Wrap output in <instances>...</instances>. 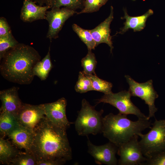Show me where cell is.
<instances>
[{"mask_svg":"<svg viewBox=\"0 0 165 165\" xmlns=\"http://www.w3.org/2000/svg\"><path fill=\"white\" fill-rule=\"evenodd\" d=\"M67 129L53 123L46 116L34 129L31 153L37 162L57 161L63 164L72 159Z\"/></svg>","mask_w":165,"mask_h":165,"instance_id":"obj_1","label":"cell"},{"mask_svg":"<svg viewBox=\"0 0 165 165\" xmlns=\"http://www.w3.org/2000/svg\"><path fill=\"white\" fill-rule=\"evenodd\" d=\"M41 59L39 53L33 47L19 43L6 52L0 60V74L10 82L29 84L35 76L34 67Z\"/></svg>","mask_w":165,"mask_h":165,"instance_id":"obj_2","label":"cell"},{"mask_svg":"<svg viewBox=\"0 0 165 165\" xmlns=\"http://www.w3.org/2000/svg\"><path fill=\"white\" fill-rule=\"evenodd\" d=\"M151 125L147 119H138L134 121L127 115L110 113L103 117L102 133L109 141L119 147L145 129H151Z\"/></svg>","mask_w":165,"mask_h":165,"instance_id":"obj_3","label":"cell"},{"mask_svg":"<svg viewBox=\"0 0 165 165\" xmlns=\"http://www.w3.org/2000/svg\"><path fill=\"white\" fill-rule=\"evenodd\" d=\"M103 110L97 111L85 99H82V107L75 123L78 135L87 136L102 133Z\"/></svg>","mask_w":165,"mask_h":165,"instance_id":"obj_4","label":"cell"},{"mask_svg":"<svg viewBox=\"0 0 165 165\" xmlns=\"http://www.w3.org/2000/svg\"><path fill=\"white\" fill-rule=\"evenodd\" d=\"M152 125L147 134L138 135L143 154L147 159L165 151V119H155Z\"/></svg>","mask_w":165,"mask_h":165,"instance_id":"obj_5","label":"cell"},{"mask_svg":"<svg viewBox=\"0 0 165 165\" xmlns=\"http://www.w3.org/2000/svg\"><path fill=\"white\" fill-rule=\"evenodd\" d=\"M131 96L129 90H123L116 93L111 92L104 94L97 100L96 103L97 104L101 102L108 103L117 108L120 113L127 115L132 114L138 119H147V116L141 112L132 103L130 99Z\"/></svg>","mask_w":165,"mask_h":165,"instance_id":"obj_6","label":"cell"},{"mask_svg":"<svg viewBox=\"0 0 165 165\" xmlns=\"http://www.w3.org/2000/svg\"><path fill=\"white\" fill-rule=\"evenodd\" d=\"M125 77L129 84L128 90L131 96L139 97L148 105L149 114L147 119L149 120L150 118L154 117L155 113L157 110L155 101L158 95L153 88L152 80L150 79L145 82L140 83L129 75H126Z\"/></svg>","mask_w":165,"mask_h":165,"instance_id":"obj_7","label":"cell"},{"mask_svg":"<svg viewBox=\"0 0 165 165\" xmlns=\"http://www.w3.org/2000/svg\"><path fill=\"white\" fill-rule=\"evenodd\" d=\"M136 135L130 140L118 147L117 154L120 156L119 165H142L147 160L143 155Z\"/></svg>","mask_w":165,"mask_h":165,"instance_id":"obj_8","label":"cell"},{"mask_svg":"<svg viewBox=\"0 0 165 165\" xmlns=\"http://www.w3.org/2000/svg\"><path fill=\"white\" fill-rule=\"evenodd\" d=\"M88 152L94 159L95 162L99 165H116L118 164L116 154L118 147L112 142L101 145L93 144L88 138L87 141Z\"/></svg>","mask_w":165,"mask_h":165,"instance_id":"obj_9","label":"cell"},{"mask_svg":"<svg viewBox=\"0 0 165 165\" xmlns=\"http://www.w3.org/2000/svg\"><path fill=\"white\" fill-rule=\"evenodd\" d=\"M77 13L75 10L64 7L51 9L47 11L46 19L49 23L46 37L50 41L58 37V34L65 22Z\"/></svg>","mask_w":165,"mask_h":165,"instance_id":"obj_10","label":"cell"},{"mask_svg":"<svg viewBox=\"0 0 165 165\" xmlns=\"http://www.w3.org/2000/svg\"><path fill=\"white\" fill-rule=\"evenodd\" d=\"M16 116L20 125L34 130L46 116L42 104L23 103Z\"/></svg>","mask_w":165,"mask_h":165,"instance_id":"obj_11","label":"cell"},{"mask_svg":"<svg viewBox=\"0 0 165 165\" xmlns=\"http://www.w3.org/2000/svg\"><path fill=\"white\" fill-rule=\"evenodd\" d=\"M67 105L64 97L54 102L42 104L46 116L54 124L67 129L72 123L68 120L66 116Z\"/></svg>","mask_w":165,"mask_h":165,"instance_id":"obj_12","label":"cell"},{"mask_svg":"<svg viewBox=\"0 0 165 165\" xmlns=\"http://www.w3.org/2000/svg\"><path fill=\"white\" fill-rule=\"evenodd\" d=\"M7 135L17 147L24 149L25 152L31 153L34 137L33 130L19 124L10 131Z\"/></svg>","mask_w":165,"mask_h":165,"instance_id":"obj_13","label":"cell"},{"mask_svg":"<svg viewBox=\"0 0 165 165\" xmlns=\"http://www.w3.org/2000/svg\"><path fill=\"white\" fill-rule=\"evenodd\" d=\"M31 0H24L21 8L20 18L23 21L32 22L38 20L46 19L47 10L51 6L37 5Z\"/></svg>","mask_w":165,"mask_h":165,"instance_id":"obj_14","label":"cell"},{"mask_svg":"<svg viewBox=\"0 0 165 165\" xmlns=\"http://www.w3.org/2000/svg\"><path fill=\"white\" fill-rule=\"evenodd\" d=\"M18 90V87L13 86L0 91V111L9 112L16 116L23 104L19 98Z\"/></svg>","mask_w":165,"mask_h":165,"instance_id":"obj_15","label":"cell"},{"mask_svg":"<svg viewBox=\"0 0 165 165\" xmlns=\"http://www.w3.org/2000/svg\"><path fill=\"white\" fill-rule=\"evenodd\" d=\"M113 19V8L111 6V12L109 16L103 22L95 28L90 30L94 40L96 46L101 43H105L110 48L112 52L113 48L110 36V25Z\"/></svg>","mask_w":165,"mask_h":165,"instance_id":"obj_16","label":"cell"},{"mask_svg":"<svg viewBox=\"0 0 165 165\" xmlns=\"http://www.w3.org/2000/svg\"><path fill=\"white\" fill-rule=\"evenodd\" d=\"M124 11V15L122 18L125 19L126 21L124 23V26L118 32L121 34L125 33L129 29H132L134 31L142 30L145 26V22L147 18L153 13V11L150 9L141 16L133 17L129 16L126 11Z\"/></svg>","mask_w":165,"mask_h":165,"instance_id":"obj_17","label":"cell"},{"mask_svg":"<svg viewBox=\"0 0 165 165\" xmlns=\"http://www.w3.org/2000/svg\"><path fill=\"white\" fill-rule=\"evenodd\" d=\"M20 152L8 140L0 138V161L3 164L9 165L11 161Z\"/></svg>","mask_w":165,"mask_h":165,"instance_id":"obj_18","label":"cell"},{"mask_svg":"<svg viewBox=\"0 0 165 165\" xmlns=\"http://www.w3.org/2000/svg\"><path fill=\"white\" fill-rule=\"evenodd\" d=\"M52 66L50 46L46 56L42 60L38 61L35 65L33 69L34 74L41 80H44L47 78Z\"/></svg>","mask_w":165,"mask_h":165,"instance_id":"obj_19","label":"cell"},{"mask_svg":"<svg viewBox=\"0 0 165 165\" xmlns=\"http://www.w3.org/2000/svg\"><path fill=\"white\" fill-rule=\"evenodd\" d=\"M16 116L9 112L0 111V133L2 136L8 133L19 124Z\"/></svg>","mask_w":165,"mask_h":165,"instance_id":"obj_20","label":"cell"},{"mask_svg":"<svg viewBox=\"0 0 165 165\" xmlns=\"http://www.w3.org/2000/svg\"><path fill=\"white\" fill-rule=\"evenodd\" d=\"M72 28L81 41L86 45L88 49L92 50L95 49L96 47V43L90 30L83 29L75 24L72 25Z\"/></svg>","mask_w":165,"mask_h":165,"instance_id":"obj_21","label":"cell"},{"mask_svg":"<svg viewBox=\"0 0 165 165\" xmlns=\"http://www.w3.org/2000/svg\"><path fill=\"white\" fill-rule=\"evenodd\" d=\"M88 50L87 54L81 61V65L83 68L82 72L86 75H95L97 61L95 54L91 50Z\"/></svg>","mask_w":165,"mask_h":165,"instance_id":"obj_22","label":"cell"},{"mask_svg":"<svg viewBox=\"0 0 165 165\" xmlns=\"http://www.w3.org/2000/svg\"><path fill=\"white\" fill-rule=\"evenodd\" d=\"M86 75L91 80L94 90L102 92L104 94L112 92L113 85L111 82L100 79L96 74Z\"/></svg>","mask_w":165,"mask_h":165,"instance_id":"obj_23","label":"cell"},{"mask_svg":"<svg viewBox=\"0 0 165 165\" xmlns=\"http://www.w3.org/2000/svg\"><path fill=\"white\" fill-rule=\"evenodd\" d=\"M75 88L76 92L80 93L94 90L91 79L83 72L79 73Z\"/></svg>","mask_w":165,"mask_h":165,"instance_id":"obj_24","label":"cell"},{"mask_svg":"<svg viewBox=\"0 0 165 165\" xmlns=\"http://www.w3.org/2000/svg\"><path fill=\"white\" fill-rule=\"evenodd\" d=\"M85 0H52L51 9L60 8L64 6L75 10L84 7Z\"/></svg>","mask_w":165,"mask_h":165,"instance_id":"obj_25","label":"cell"},{"mask_svg":"<svg viewBox=\"0 0 165 165\" xmlns=\"http://www.w3.org/2000/svg\"><path fill=\"white\" fill-rule=\"evenodd\" d=\"M37 162L36 158L32 154L20 152L11 161L9 165H36Z\"/></svg>","mask_w":165,"mask_h":165,"instance_id":"obj_26","label":"cell"},{"mask_svg":"<svg viewBox=\"0 0 165 165\" xmlns=\"http://www.w3.org/2000/svg\"><path fill=\"white\" fill-rule=\"evenodd\" d=\"M19 43L12 33L7 36L0 38V60L9 50L16 46Z\"/></svg>","mask_w":165,"mask_h":165,"instance_id":"obj_27","label":"cell"},{"mask_svg":"<svg viewBox=\"0 0 165 165\" xmlns=\"http://www.w3.org/2000/svg\"><path fill=\"white\" fill-rule=\"evenodd\" d=\"M108 0H85L83 8L78 14L97 11Z\"/></svg>","mask_w":165,"mask_h":165,"instance_id":"obj_28","label":"cell"},{"mask_svg":"<svg viewBox=\"0 0 165 165\" xmlns=\"http://www.w3.org/2000/svg\"><path fill=\"white\" fill-rule=\"evenodd\" d=\"M142 165H165V151L148 159Z\"/></svg>","mask_w":165,"mask_h":165,"instance_id":"obj_29","label":"cell"},{"mask_svg":"<svg viewBox=\"0 0 165 165\" xmlns=\"http://www.w3.org/2000/svg\"><path fill=\"white\" fill-rule=\"evenodd\" d=\"M12 33L10 28L4 17L0 18V38L7 36Z\"/></svg>","mask_w":165,"mask_h":165,"instance_id":"obj_30","label":"cell"},{"mask_svg":"<svg viewBox=\"0 0 165 165\" xmlns=\"http://www.w3.org/2000/svg\"><path fill=\"white\" fill-rule=\"evenodd\" d=\"M63 164L61 162L56 160H48L38 161L36 165H61Z\"/></svg>","mask_w":165,"mask_h":165,"instance_id":"obj_31","label":"cell"},{"mask_svg":"<svg viewBox=\"0 0 165 165\" xmlns=\"http://www.w3.org/2000/svg\"><path fill=\"white\" fill-rule=\"evenodd\" d=\"M41 6L48 5L51 6L52 0H31Z\"/></svg>","mask_w":165,"mask_h":165,"instance_id":"obj_32","label":"cell"}]
</instances>
